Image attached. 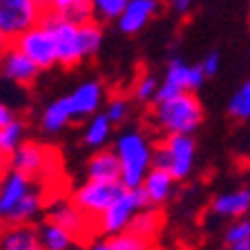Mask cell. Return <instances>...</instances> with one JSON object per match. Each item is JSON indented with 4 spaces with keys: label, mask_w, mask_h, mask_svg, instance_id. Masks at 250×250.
Wrapping results in <instances>:
<instances>
[{
    "label": "cell",
    "mask_w": 250,
    "mask_h": 250,
    "mask_svg": "<svg viewBox=\"0 0 250 250\" xmlns=\"http://www.w3.org/2000/svg\"><path fill=\"white\" fill-rule=\"evenodd\" d=\"M42 22L52 31L61 67L65 69L76 67L78 62L92 58L101 49L103 27H101V22L96 18L89 22H83V25H76V22L67 21L65 16L47 9L45 16H42Z\"/></svg>",
    "instance_id": "6da1fadb"
},
{
    "label": "cell",
    "mask_w": 250,
    "mask_h": 250,
    "mask_svg": "<svg viewBox=\"0 0 250 250\" xmlns=\"http://www.w3.org/2000/svg\"><path fill=\"white\" fill-rule=\"evenodd\" d=\"M152 127L163 134H192L203 123V105L194 92H183L154 101L150 109Z\"/></svg>",
    "instance_id": "7a4b0ae2"
},
{
    "label": "cell",
    "mask_w": 250,
    "mask_h": 250,
    "mask_svg": "<svg viewBox=\"0 0 250 250\" xmlns=\"http://www.w3.org/2000/svg\"><path fill=\"white\" fill-rule=\"evenodd\" d=\"M114 152L121 161V181L125 188L143 186L146 174L152 170L154 143L141 130H125L116 136Z\"/></svg>",
    "instance_id": "3957f363"
},
{
    "label": "cell",
    "mask_w": 250,
    "mask_h": 250,
    "mask_svg": "<svg viewBox=\"0 0 250 250\" xmlns=\"http://www.w3.org/2000/svg\"><path fill=\"white\" fill-rule=\"evenodd\" d=\"M197 143L192 134H166L154 146L152 167H161L170 172L177 181H183L192 174Z\"/></svg>",
    "instance_id": "277c9868"
},
{
    "label": "cell",
    "mask_w": 250,
    "mask_h": 250,
    "mask_svg": "<svg viewBox=\"0 0 250 250\" xmlns=\"http://www.w3.org/2000/svg\"><path fill=\"white\" fill-rule=\"evenodd\" d=\"M147 208V199L143 188H125L123 192L114 199V203L96 219V234L103 237H114L130 228L132 219L136 217L139 210Z\"/></svg>",
    "instance_id": "5b68a950"
},
{
    "label": "cell",
    "mask_w": 250,
    "mask_h": 250,
    "mask_svg": "<svg viewBox=\"0 0 250 250\" xmlns=\"http://www.w3.org/2000/svg\"><path fill=\"white\" fill-rule=\"evenodd\" d=\"M45 11V0H0V36L11 45L27 29L38 25Z\"/></svg>",
    "instance_id": "8992f818"
},
{
    "label": "cell",
    "mask_w": 250,
    "mask_h": 250,
    "mask_svg": "<svg viewBox=\"0 0 250 250\" xmlns=\"http://www.w3.org/2000/svg\"><path fill=\"white\" fill-rule=\"evenodd\" d=\"M54 163H56V150L36 141H25L14 154H9V170L21 172L31 181L52 174Z\"/></svg>",
    "instance_id": "52a82bcc"
},
{
    "label": "cell",
    "mask_w": 250,
    "mask_h": 250,
    "mask_svg": "<svg viewBox=\"0 0 250 250\" xmlns=\"http://www.w3.org/2000/svg\"><path fill=\"white\" fill-rule=\"evenodd\" d=\"M125 190L123 181H85L72 194V201L94 221L114 203V199Z\"/></svg>",
    "instance_id": "ba28073f"
},
{
    "label": "cell",
    "mask_w": 250,
    "mask_h": 250,
    "mask_svg": "<svg viewBox=\"0 0 250 250\" xmlns=\"http://www.w3.org/2000/svg\"><path fill=\"white\" fill-rule=\"evenodd\" d=\"M25 56H29L41 69H52L58 65V54H56V42L49 27L45 22H38L31 29H27L21 38H16L14 42Z\"/></svg>",
    "instance_id": "9c48e42d"
},
{
    "label": "cell",
    "mask_w": 250,
    "mask_h": 250,
    "mask_svg": "<svg viewBox=\"0 0 250 250\" xmlns=\"http://www.w3.org/2000/svg\"><path fill=\"white\" fill-rule=\"evenodd\" d=\"M203 81H206V74H203L201 65H186L179 58H172L166 69V76L159 85L156 101L170 99V96H177L183 92H194L203 85Z\"/></svg>",
    "instance_id": "30bf717a"
},
{
    "label": "cell",
    "mask_w": 250,
    "mask_h": 250,
    "mask_svg": "<svg viewBox=\"0 0 250 250\" xmlns=\"http://www.w3.org/2000/svg\"><path fill=\"white\" fill-rule=\"evenodd\" d=\"M0 74H2L7 81H11V83L29 87V85L36 83L38 74H41V67L11 42V45H7L5 49H2V54H0Z\"/></svg>",
    "instance_id": "8fae6325"
},
{
    "label": "cell",
    "mask_w": 250,
    "mask_h": 250,
    "mask_svg": "<svg viewBox=\"0 0 250 250\" xmlns=\"http://www.w3.org/2000/svg\"><path fill=\"white\" fill-rule=\"evenodd\" d=\"M47 219L72 232L76 239L96 234V221L83 212L74 201H56L47 212Z\"/></svg>",
    "instance_id": "7c38bea8"
},
{
    "label": "cell",
    "mask_w": 250,
    "mask_h": 250,
    "mask_svg": "<svg viewBox=\"0 0 250 250\" xmlns=\"http://www.w3.org/2000/svg\"><path fill=\"white\" fill-rule=\"evenodd\" d=\"M103 96H105V89L99 81H85L72 94H67L74 121L89 119V116L96 114L101 109V105H103Z\"/></svg>",
    "instance_id": "4fadbf2b"
},
{
    "label": "cell",
    "mask_w": 250,
    "mask_h": 250,
    "mask_svg": "<svg viewBox=\"0 0 250 250\" xmlns=\"http://www.w3.org/2000/svg\"><path fill=\"white\" fill-rule=\"evenodd\" d=\"M31 183L34 181L29 177L16 170H9L2 177V181H0V226H5V219L9 217V212L21 203L22 197L29 194V190L34 188Z\"/></svg>",
    "instance_id": "5bb4252c"
},
{
    "label": "cell",
    "mask_w": 250,
    "mask_h": 250,
    "mask_svg": "<svg viewBox=\"0 0 250 250\" xmlns=\"http://www.w3.org/2000/svg\"><path fill=\"white\" fill-rule=\"evenodd\" d=\"M161 9V0H127L123 14L116 22L123 34H139Z\"/></svg>",
    "instance_id": "9a60e30c"
},
{
    "label": "cell",
    "mask_w": 250,
    "mask_h": 250,
    "mask_svg": "<svg viewBox=\"0 0 250 250\" xmlns=\"http://www.w3.org/2000/svg\"><path fill=\"white\" fill-rule=\"evenodd\" d=\"M214 217L219 219H239L250 212V188H237L221 192L210 203Z\"/></svg>",
    "instance_id": "2e32d148"
},
{
    "label": "cell",
    "mask_w": 250,
    "mask_h": 250,
    "mask_svg": "<svg viewBox=\"0 0 250 250\" xmlns=\"http://www.w3.org/2000/svg\"><path fill=\"white\" fill-rule=\"evenodd\" d=\"M174 183H177V179L172 177L170 172L161 170V167H152L143 179V186H141L146 192L147 206H152V208L166 206L174 194Z\"/></svg>",
    "instance_id": "e0dca14e"
},
{
    "label": "cell",
    "mask_w": 250,
    "mask_h": 250,
    "mask_svg": "<svg viewBox=\"0 0 250 250\" xmlns=\"http://www.w3.org/2000/svg\"><path fill=\"white\" fill-rule=\"evenodd\" d=\"M87 181H121V161L114 150L101 147L89 156Z\"/></svg>",
    "instance_id": "ac0fdd59"
},
{
    "label": "cell",
    "mask_w": 250,
    "mask_h": 250,
    "mask_svg": "<svg viewBox=\"0 0 250 250\" xmlns=\"http://www.w3.org/2000/svg\"><path fill=\"white\" fill-rule=\"evenodd\" d=\"M0 250H42L38 228L31 224L5 226L0 230Z\"/></svg>",
    "instance_id": "d6986e66"
},
{
    "label": "cell",
    "mask_w": 250,
    "mask_h": 250,
    "mask_svg": "<svg viewBox=\"0 0 250 250\" xmlns=\"http://www.w3.org/2000/svg\"><path fill=\"white\" fill-rule=\"evenodd\" d=\"M72 121H74V114H72V107H69L67 96H61V99L52 101L42 109V116H41V125L47 134H56V132L65 130Z\"/></svg>",
    "instance_id": "ffe728a7"
},
{
    "label": "cell",
    "mask_w": 250,
    "mask_h": 250,
    "mask_svg": "<svg viewBox=\"0 0 250 250\" xmlns=\"http://www.w3.org/2000/svg\"><path fill=\"white\" fill-rule=\"evenodd\" d=\"M45 206V197H42L41 190H34L31 188L29 194L21 199V203L16 206L9 212V217L5 219V226H22V224H31L34 219L38 217V212Z\"/></svg>",
    "instance_id": "44dd1931"
},
{
    "label": "cell",
    "mask_w": 250,
    "mask_h": 250,
    "mask_svg": "<svg viewBox=\"0 0 250 250\" xmlns=\"http://www.w3.org/2000/svg\"><path fill=\"white\" fill-rule=\"evenodd\" d=\"M38 239H41L42 250H72L76 244V237L72 232H67L49 219L38 228Z\"/></svg>",
    "instance_id": "7402d4cb"
},
{
    "label": "cell",
    "mask_w": 250,
    "mask_h": 250,
    "mask_svg": "<svg viewBox=\"0 0 250 250\" xmlns=\"http://www.w3.org/2000/svg\"><path fill=\"white\" fill-rule=\"evenodd\" d=\"M112 121L103 114V112H96L94 116H89L87 123H85V130H83V141L85 146L94 147V150H101L105 147V143L109 141L112 136Z\"/></svg>",
    "instance_id": "603a6c76"
},
{
    "label": "cell",
    "mask_w": 250,
    "mask_h": 250,
    "mask_svg": "<svg viewBox=\"0 0 250 250\" xmlns=\"http://www.w3.org/2000/svg\"><path fill=\"white\" fill-rule=\"evenodd\" d=\"M161 226H163L161 208H152V206H147V208H143V210L136 212V217L132 219V224H130L127 230L141 234V237H147V239H154L156 232L161 230Z\"/></svg>",
    "instance_id": "cb8c5ba5"
},
{
    "label": "cell",
    "mask_w": 250,
    "mask_h": 250,
    "mask_svg": "<svg viewBox=\"0 0 250 250\" xmlns=\"http://www.w3.org/2000/svg\"><path fill=\"white\" fill-rule=\"evenodd\" d=\"M25 121L14 119L0 127V150L5 154H14L25 143Z\"/></svg>",
    "instance_id": "d4e9b609"
},
{
    "label": "cell",
    "mask_w": 250,
    "mask_h": 250,
    "mask_svg": "<svg viewBox=\"0 0 250 250\" xmlns=\"http://www.w3.org/2000/svg\"><path fill=\"white\" fill-rule=\"evenodd\" d=\"M159 81H156L154 74H139V78L134 81V87H132V99L136 103H154L156 101V92H159Z\"/></svg>",
    "instance_id": "484cf974"
},
{
    "label": "cell",
    "mask_w": 250,
    "mask_h": 250,
    "mask_svg": "<svg viewBox=\"0 0 250 250\" xmlns=\"http://www.w3.org/2000/svg\"><path fill=\"white\" fill-rule=\"evenodd\" d=\"M228 114L232 116L234 121H241V123H248L250 121V81H246L234 96L228 103Z\"/></svg>",
    "instance_id": "4316f807"
},
{
    "label": "cell",
    "mask_w": 250,
    "mask_h": 250,
    "mask_svg": "<svg viewBox=\"0 0 250 250\" xmlns=\"http://www.w3.org/2000/svg\"><path fill=\"white\" fill-rule=\"evenodd\" d=\"M114 250H152V239L141 237V234L132 232V230H123V232L107 237Z\"/></svg>",
    "instance_id": "83f0119b"
},
{
    "label": "cell",
    "mask_w": 250,
    "mask_h": 250,
    "mask_svg": "<svg viewBox=\"0 0 250 250\" xmlns=\"http://www.w3.org/2000/svg\"><path fill=\"white\" fill-rule=\"evenodd\" d=\"M96 21H119L127 0H89Z\"/></svg>",
    "instance_id": "f1b7e54d"
},
{
    "label": "cell",
    "mask_w": 250,
    "mask_h": 250,
    "mask_svg": "<svg viewBox=\"0 0 250 250\" xmlns=\"http://www.w3.org/2000/svg\"><path fill=\"white\" fill-rule=\"evenodd\" d=\"M103 114L112 121V125L125 123V121L130 119V114H132L130 99H127V96H112V99L107 101V107H105Z\"/></svg>",
    "instance_id": "f546056e"
},
{
    "label": "cell",
    "mask_w": 250,
    "mask_h": 250,
    "mask_svg": "<svg viewBox=\"0 0 250 250\" xmlns=\"http://www.w3.org/2000/svg\"><path fill=\"white\" fill-rule=\"evenodd\" d=\"M248 239H250V219H246V217L232 219V224L226 228V234H224L226 246H237Z\"/></svg>",
    "instance_id": "4dcf8cb0"
},
{
    "label": "cell",
    "mask_w": 250,
    "mask_h": 250,
    "mask_svg": "<svg viewBox=\"0 0 250 250\" xmlns=\"http://www.w3.org/2000/svg\"><path fill=\"white\" fill-rule=\"evenodd\" d=\"M61 16H65L67 21L76 22V25H83V22H89V21H94L92 2H89V0H85V2H81V5L72 7V9H67L65 14H61Z\"/></svg>",
    "instance_id": "1f68e13d"
},
{
    "label": "cell",
    "mask_w": 250,
    "mask_h": 250,
    "mask_svg": "<svg viewBox=\"0 0 250 250\" xmlns=\"http://www.w3.org/2000/svg\"><path fill=\"white\" fill-rule=\"evenodd\" d=\"M81 2H85V0H45L47 9H49V11H56V14H65L67 9L81 5Z\"/></svg>",
    "instance_id": "d6a6232c"
},
{
    "label": "cell",
    "mask_w": 250,
    "mask_h": 250,
    "mask_svg": "<svg viewBox=\"0 0 250 250\" xmlns=\"http://www.w3.org/2000/svg\"><path fill=\"white\" fill-rule=\"evenodd\" d=\"M199 65H201V69H203V74H206V78H208V76H214V74H217V69H219V54L210 52L208 56H206L201 62H199Z\"/></svg>",
    "instance_id": "836d02e7"
},
{
    "label": "cell",
    "mask_w": 250,
    "mask_h": 250,
    "mask_svg": "<svg viewBox=\"0 0 250 250\" xmlns=\"http://www.w3.org/2000/svg\"><path fill=\"white\" fill-rule=\"evenodd\" d=\"M16 116H14V112H11V107L7 103H2V101H0V127H2V125H7L9 123V121H14Z\"/></svg>",
    "instance_id": "e575fe53"
},
{
    "label": "cell",
    "mask_w": 250,
    "mask_h": 250,
    "mask_svg": "<svg viewBox=\"0 0 250 250\" xmlns=\"http://www.w3.org/2000/svg\"><path fill=\"white\" fill-rule=\"evenodd\" d=\"M167 5H170V9L177 11V14H186L190 9V5H192V0H167Z\"/></svg>",
    "instance_id": "d590c367"
},
{
    "label": "cell",
    "mask_w": 250,
    "mask_h": 250,
    "mask_svg": "<svg viewBox=\"0 0 250 250\" xmlns=\"http://www.w3.org/2000/svg\"><path fill=\"white\" fill-rule=\"evenodd\" d=\"M85 250H114V248H112L109 239H99V241H92Z\"/></svg>",
    "instance_id": "8d00e7d4"
},
{
    "label": "cell",
    "mask_w": 250,
    "mask_h": 250,
    "mask_svg": "<svg viewBox=\"0 0 250 250\" xmlns=\"http://www.w3.org/2000/svg\"><path fill=\"white\" fill-rule=\"evenodd\" d=\"M7 172H9V154H5V152L0 150V181H2V177H5Z\"/></svg>",
    "instance_id": "74e56055"
},
{
    "label": "cell",
    "mask_w": 250,
    "mask_h": 250,
    "mask_svg": "<svg viewBox=\"0 0 250 250\" xmlns=\"http://www.w3.org/2000/svg\"><path fill=\"white\" fill-rule=\"evenodd\" d=\"M226 248H230V250H250V239L241 241V244H237V246H226Z\"/></svg>",
    "instance_id": "f35d334b"
},
{
    "label": "cell",
    "mask_w": 250,
    "mask_h": 250,
    "mask_svg": "<svg viewBox=\"0 0 250 250\" xmlns=\"http://www.w3.org/2000/svg\"><path fill=\"white\" fill-rule=\"evenodd\" d=\"M7 45H9V42H7V41H5V38L0 36V54H2V49H5V47H7Z\"/></svg>",
    "instance_id": "ab89813d"
},
{
    "label": "cell",
    "mask_w": 250,
    "mask_h": 250,
    "mask_svg": "<svg viewBox=\"0 0 250 250\" xmlns=\"http://www.w3.org/2000/svg\"><path fill=\"white\" fill-rule=\"evenodd\" d=\"M226 250H230V248H226Z\"/></svg>",
    "instance_id": "60d3db41"
}]
</instances>
